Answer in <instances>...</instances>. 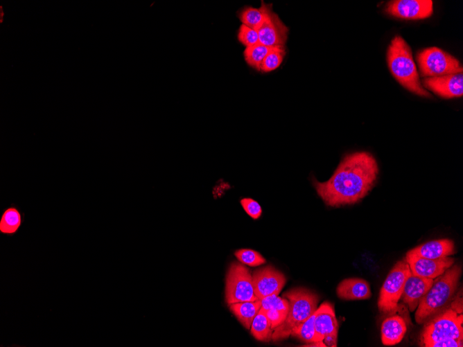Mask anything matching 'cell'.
<instances>
[{"label":"cell","mask_w":463,"mask_h":347,"mask_svg":"<svg viewBox=\"0 0 463 347\" xmlns=\"http://www.w3.org/2000/svg\"><path fill=\"white\" fill-rule=\"evenodd\" d=\"M378 163L368 152H355L342 159L326 181L313 180L317 195L331 207L353 204L365 197L376 181Z\"/></svg>","instance_id":"cell-1"},{"label":"cell","mask_w":463,"mask_h":347,"mask_svg":"<svg viewBox=\"0 0 463 347\" xmlns=\"http://www.w3.org/2000/svg\"><path fill=\"white\" fill-rule=\"evenodd\" d=\"M461 274L462 268L456 264L433 279L431 287L417 308L414 318L417 323L428 321L445 309L453 299Z\"/></svg>","instance_id":"cell-2"},{"label":"cell","mask_w":463,"mask_h":347,"mask_svg":"<svg viewBox=\"0 0 463 347\" xmlns=\"http://www.w3.org/2000/svg\"><path fill=\"white\" fill-rule=\"evenodd\" d=\"M387 62L391 73L403 87L420 96L430 97L421 84L412 50L401 36L392 39L387 51Z\"/></svg>","instance_id":"cell-3"},{"label":"cell","mask_w":463,"mask_h":347,"mask_svg":"<svg viewBox=\"0 0 463 347\" xmlns=\"http://www.w3.org/2000/svg\"><path fill=\"white\" fill-rule=\"evenodd\" d=\"M283 297L288 301V312L284 322L273 330L274 341L288 338L296 327L316 311L319 301V296L315 292L302 287L289 290L283 294Z\"/></svg>","instance_id":"cell-4"},{"label":"cell","mask_w":463,"mask_h":347,"mask_svg":"<svg viewBox=\"0 0 463 347\" xmlns=\"http://www.w3.org/2000/svg\"><path fill=\"white\" fill-rule=\"evenodd\" d=\"M462 317V312L450 308L428 320L421 332V346L428 347L444 339H463Z\"/></svg>","instance_id":"cell-5"},{"label":"cell","mask_w":463,"mask_h":347,"mask_svg":"<svg viewBox=\"0 0 463 347\" xmlns=\"http://www.w3.org/2000/svg\"><path fill=\"white\" fill-rule=\"evenodd\" d=\"M411 274L405 258L398 261L387 276L380 290L378 308L384 314L394 313L398 310L406 279Z\"/></svg>","instance_id":"cell-6"},{"label":"cell","mask_w":463,"mask_h":347,"mask_svg":"<svg viewBox=\"0 0 463 347\" xmlns=\"http://www.w3.org/2000/svg\"><path fill=\"white\" fill-rule=\"evenodd\" d=\"M421 76L438 77L462 73V66L453 56L437 47L419 51L416 56Z\"/></svg>","instance_id":"cell-7"},{"label":"cell","mask_w":463,"mask_h":347,"mask_svg":"<svg viewBox=\"0 0 463 347\" xmlns=\"http://www.w3.org/2000/svg\"><path fill=\"white\" fill-rule=\"evenodd\" d=\"M225 299L228 305L258 300L254 291L252 275L241 263L233 262L228 269Z\"/></svg>","instance_id":"cell-8"},{"label":"cell","mask_w":463,"mask_h":347,"mask_svg":"<svg viewBox=\"0 0 463 347\" xmlns=\"http://www.w3.org/2000/svg\"><path fill=\"white\" fill-rule=\"evenodd\" d=\"M314 326L318 346H337L338 323L333 305L322 303L315 312Z\"/></svg>","instance_id":"cell-9"},{"label":"cell","mask_w":463,"mask_h":347,"mask_svg":"<svg viewBox=\"0 0 463 347\" xmlns=\"http://www.w3.org/2000/svg\"><path fill=\"white\" fill-rule=\"evenodd\" d=\"M254 291L258 299L278 295L286 282L285 275L269 265L255 270L252 274Z\"/></svg>","instance_id":"cell-10"},{"label":"cell","mask_w":463,"mask_h":347,"mask_svg":"<svg viewBox=\"0 0 463 347\" xmlns=\"http://www.w3.org/2000/svg\"><path fill=\"white\" fill-rule=\"evenodd\" d=\"M259 43L270 48L283 47L288 39V27L269 4L265 19L257 29Z\"/></svg>","instance_id":"cell-11"},{"label":"cell","mask_w":463,"mask_h":347,"mask_svg":"<svg viewBox=\"0 0 463 347\" xmlns=\"http://www.w3.org/2000/svg\"><path fill=\"white\" fill-rule=\"evenodd\" d=\"M386 12L395 17L417 20L429 17L433 12L430 0H393L386 8Z\"/></svg>","instance_id":"cell-12"},{"label":"cell","mask_w":463,"mask_h":347,"mask_svg":"<svg viewBox=\"0 0 463 347\" xmlns=\"http://www.w3.org/2000/svg\"><path fill=\"white\" fill-rule=\"evenodd\" d=\"M405 260L412 274L432 279L442 275L455 261L454 258L448 256L432 259L408 253Z\"/></svg>","instance_id":"cell-13"},{"label":"cell","mask_w":463,"mask_h":347,"mask_svg":"<svg viewBox=\"0 0 463 347\" xmlns=\"http://www.w3.org/2000/svg\"><path fill=\"white\" fill-rule=\"evenodd\" d=\"M421 82L426 89L442 98H452L463 95L462 73L424 78Z\"/></svg>","instance_id":"cell-14"},{"label":"cell","mask_w":463,"mask_h":347,"mask_svg":"<svg viewBox=\"0 0 463 347\" xmlns=\"http://www.w3.org/2000/svg\"><path fill=\"white\" fill-rule=\"evenodd\" d=\"M433 282L432 278L416 276L412 273L406 279L401 298L410 312L417 309L419 301L428 291Z\"/></svg>","instance_id":"cell-15"},{"label":"cell","mask_w":463,"mask_h":347,"mask_svg":"<svg viewBox=\"0 0 463 347\" xmlns=\"http://www.w3.org/2000/svg\"><path fill=\"white\" fill-rule=\"evenodd\" d=\"M336 294L342 300H364L372 296L369 283L358 278L342 280L336 288Z\"/></svg>","instance_id":"cell-16"},{"label":"cell","mask_w":463,"mask_h":347,"mask_svg":"<svg viewBox=\"0 0 463 347\" xmlns=\"http://www.w3.org/2000/svg\"><path fill=\"white\" fill-rule=\"evenodd\" d=\"M454 242L449 239L435 240L416 247L407 253L427 258H439L453 254Z\"/></svg>","instance_id":"cell-17"},{"label":"cell","mask_w":463,"mask_h":347,"mask_svg":"<svg viewBox=\"0 0 463 347\" xmlns=\"http://www.w3.org/2000/svg\"><path fill=\"white\" fill-rule=\"evenodd\" d=\"M407 330L403 317L398 314L386 318L382 323L381 341L385 346H393L401 341Z\"/></svg>","instance_id":"cell-18"},{"label":"cell","mask_w":463,"mask_h":347,"mask_svg":"<svg viewBox=\"0 0 463 347\" xmlns=\"http://www.w3.org/2000/svg\"><path fill=\"white\" fill-rule=\"evenodd\" d=\"M24 222V213L18 206L12 204L4 208L0 217V233L13 236L19 231Z\"/></svg>","instance_id":"cell-19"},{"label":"cell","mask_w":463,"mask_h":347,"mask_svg":"<svg viewBox=\"0 0 463 347\" xmlns=\"http://www.w3.org/2000/svg\"><path fill=\"white\" fill-rule=\"evenodd\" d=\"M232 312L246 328L250 329L254 318L261 308L260 299L229 304Z\"/></svg>","instance_id":"cell-20"},{"label":"cell","mask_w":463,"mask_h":347,"mask_svg":"<svg viewBox=\"0 0 463 347\" xmlns=\"http://www.w3.org/2000/svg\"><path fill=\"white\" fill-rule=\"evenodd\" d=\"M250 332L258 341L268 342L272 340L273 330L265 310L262 308L253 319L250 327Z\"/></svg>","instance_id":"cell-21"},{"label":"cell","mask_w":463,"mask_h":347,"mask_svg":"<svg viewBox=\"0 0 463 347\" xmlns=\"http://www.w3.org/2000/svg\"><path fill=\"white\" fill-rule=\"evenodd\" d=\"M268 6L262 1L259 8L245 7L238 12V18L242 24L257 30L265 19Z\"/></svg>","instance_id":"cell-22"},{"label":"cell","mask_w":463,"mask_h":347,"mask_svg":"<svg viewBox=\"0 0 463 347\" xmlns=\"http://www.w3.org/2000/svg\"><path fill=\"white\" fill-rule=\"evenodd\" d=\"M315 316L314 312L305 321L296 327L290 335L311 346H318L314 326Z\"/></svg>","instance_id":"cell-23"},{"label":"cell","mask_w":463,"mask_h":347,"mask_svg":"<svg viewBox=\"0 0 463 347\" xmlns=\"http://www.w3.org/2000/svg\"><path fill=\"white\" fill-rule=\"evenodd\" d=\"M270 48L260 43L246 47L243 52L245 60L250 66L260 71L261 65Z\"/></svg>","instance_id":"cell-24"},{"label":"cell","mask_w":463,"mask_h":347,"mask_svg":"<svg viewBox=\"0 0 463 347\" xmlns=\"http://www.w3.org/2000/svg\"><path fill=\"white\" fill-rule=\"evenodd\" d=\"M285 55V46L271 48L261 65L260 71L268 73L275 70L282 63Z\"/></svg>","instance_id":"cell-25"},{"label":"cell","mask_w":463,"mask_h":347,"mask_svg":"<svg viewBox=\"0 0 463 347\" xmlns=\"http://www.w3.org/2000/svg\"><path fill=\"white\" fill-rule=\"evenodd\" d=\"M236 258L243 264L256 267L265 263V259L257 251L250 249H241L234 253Z\"/></svg>","instance_id":"cell-26"},{"label":"cell","mask_w":463,"mask_h":347,"mask_svg":"<svg viewBox=\"0 0 463 347\" xmlns=\"http://www.w3.org/2000/svg\"><path fill=\"white\" fill-rule=\"evenodd\" d=\"M237 37L238 41L245 47L252 46L259 43L257 30L244 24L241 25Z\"/></svg>","instance_id":"cell-27"},{"label":"cell","mask_w":463,"mask_h":347,"mask_svg":"<svg viewBox=\"0 0 463 347\" xmlns=\"http://www.w3.org/2000/svg\"><path fill=\"white\" fill-rule=\"evenodd\" d=\"M261 308L265 310L275 309L288 312V301L284 297L278 295H271L261 299Z\"/></svg>","instance_id":"cell-28"},{"label":"cell","mask_w":463,"mask_h":347,"mask_svg":"<svg viewBox=\"0 0 463 347\" xmlns=\"http://www.w3.org/2000/svg\"><path fill=\"white\" fill-rule=\"evenodd\" d=\"M240 202L245 213L252 219L256 220L261 217L262 209L256 200L250 197H245L241 199Z\"/></svg>","instance_id":"cell-29"},{"label":"cell","mask_w":463,"mask_h":347,"mask_svg":"<svg viewBox=\"0 0 463 347\" xmlns=\"http://www.w3.org/2000/svg\"><path fill=\"white\" fill-rule=\"evenodd\" d=\"M265 313L271 324V328L273 330L284 322L288 314V312L286 311H281L275 309H269L265 310Z\"/></svg>","instance_id":"cell-30"},{"label":"cell","mask_w":463,"mask_h":347,"mask_svg":"<svg viewBox=\"0 0 463 347\" xmlns=\"http://www.w3.org/2000/svg\"><path fill=\"white\" fill-rule=\"evenodd\" d=\"M463 339H444L434 341L428 347H462Z\"/></svg>","instance_id":"cell-31"}]
</instances>
